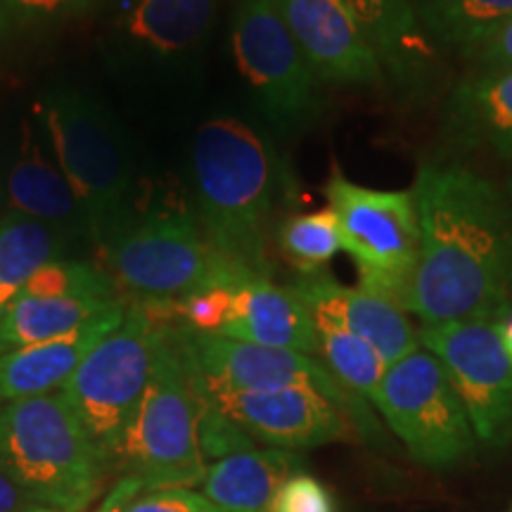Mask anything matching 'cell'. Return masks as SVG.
I'll return each mask as SVG.
<instances>
[{
  "label": "cell",
  "mask_w": 512,
  "mask_h": 512,
  "mask_svg": "<svg viewBox=\"0 0 512 512\" xmlns=\"http://www.w3.org/2000/svg\"><path fill=\"white\" fill-rule=\"evenodd\" d=\"M420 259L406 313L422 325L503 320L512 311V202L460 164H422L413 183Z\"/></svg>",
  "instance_id": "1"
},
{
  "label": "cell",
  "mask_w": 512,
  "mask_h": 512,
  "mask_svg": "<svg viewBox=\"0 0 512 512\" xmlns=\"http://www.w3.org/2000/svg\"><path fill=\"white\" fill-rule=\"evenodd\" d=\"M195 219L211 247L233 266L271 278V230L278 159L271 145L245 121H204L192 143Z\"/></svg>",
  "instance_id": "2"
},
{
  "label": "cell",
  "mask_w": 512,
  "mask_h": 512,
  "mask_svg": "<svg viewBox=\"0 0 512 512\" xmlns=\"http://www.w3.org/2000/svg\"><path fill=\"white\" fill-rule=\"evenodd\" d=\"M102 271L136 304H174L214 287H238L254 275L211 247L195 211L128 209L98 240Z\"/></svg>",
  "instance_id": "3"
},
{
  "label": "cell",
  "mask_w": 512,
  "mask_h": 512,
  "mask_svg": "<svg viewBox=\"0 0 512 512\" xmlns=\"http://www.w3.org/2000/svg\"><path fill=\"white\" fill-rule=\"evenodd\" d=\"M0 470L57 512H83L110 479L60 389L3 403Z\"/></svg>",
  "instance_id": "4"
},
{
  "label": "cell",
  "mask_w": 512,
  "mask_h": 512,
  "mask_svg": "<svg viewBox=\"0 0 512 512\" xmlns=\"http://www.w3.org/2000/svg\"><path fill=\"white\" fill-rule=\"evenodd\" d=\"M169 325L152 306L131 302L119 328L100 339L60 387L110 475L117 472L128 427L143 401Z\"/></svg>",
  "instance_id": "5"
},
{
  "label": "cell",
  "mask_w": 512,
  "mask_h": 512,
  "mask_svg": "<svg viewBox=\"0 0 512 512\" xmlns=\"http://www.w3.org/2000/svg\"><path fill=\"white\" fill-rule=\"evenodd\" d=\"M200 415L202 399L169 325L143 401L128 427L117 472L140 479L143 491L202 484L207 460L200 446Z\"/></svg>",
  "instance_id": "6"
},
{
  "label": "cell",
  "mask_w": 512,
  "mask_h": 512,
  "mask_svg": "<svg viewBox=\"0 0 512 512\" xmlns=\"http://www.w3.org/2000/svg\"><path fill=\"white\" fill-rule=\"evenodd\" d=\"M171 332L200 396L311 389L349 415L358 437L375 444L384 441V430L370 403L349 392L320 358L290 349L238 342L216 332H200L176 323H171Z\"/></svg>",
  "instance_id": "7"
},
{
  "label": "cell",
  "mask_w": 512,
  "mask_h": 512,
  "mask_svg": "<svg viewBox=\"0 0 512 512\" xmlns=\"http://www.w3.org/2000/svg\"><path fill=\"white\" fill-rule=\"evenodd\" d=\"M43 131L91 228V242L128 209L131 159L119 128L81 91H53L38 105Z\"/></svg>",
  "instance_id": "8"
},
{
  "label": "cell",
  "mask_w": 512,
  "mask_h": 512,
  "mask_svg": "<svg viewBox=\"0 0 512 512\" xmlns=\"http://www.w3.org/2000/svg\"><path fill=\"white\" fill-rule=\"evenodd\" d=\"M342 252L358 271V285L406 311L420 259V219L413 190H377L332 169L325 183Z\"/></svg>",
  "instance_id": "9"
},
{
  "label": "cell",
  "mask_w": 512,
  "mask_h": 512,
  "mask_svg": "<svg viewBox=\"0 0 512 512\" xmlns=\"http://www.w3.org/2000/svg\"><path fill=\"white\" fill-rule=\"evenodd\" d=\"M375 411L422 465L451 467L477 446L463 401L437 356L415 349L387 368Z\"/></svg>",
  "instance_id": "10"
},
{
  "label": "cell",
  "mask_w": 512,
  "mask_h": 512,
  "mask_svg": "<svg viewBox=\"0 0 512 512\" xmlns=\"http://www.w3.org/2000/svg\"><path fill=\"white\" fill-rule=\"evenodd\" d=\"M233 53L259 110L280 131L302 128L318 110L320 81L273 0H238Z\"/></svg>",
  "instance_id": "11"
},
{
  "label": "cell",
  "mask_w": 512,
  "mask_h": 512,
  "mask_svg": "<svg viewBox=\"0 0 512 512\" xmlns=\"http://www.w3.org/2000/svg\"><path fill=\"white\" fill-rule=\"evenodd\" d=\"M420 344L444 366L463 401L477 441L503 444L512 437V358L498 320L420 325Z\"/></svg>",
  "instance_id": "12"
},
{
  "label": "cell",
  "mask_w": 512,
  "mask_h": 512,
  "mask_svg": "<svg viewBox=\"0 0 512 512\" xmlns=\"http://www.w3.org/2000/svg\"><path fill=\"white\" fill-rule=\"evenodd\" d=\"M252 441L283 451H306L335 441H354L358 432L342 408L311 389L238 392L202 396Z\"/></svg>",
  "instance_id": "13"
},
{
  "label": "cell",
  "mask_w": 512,
  "mask_h": 512,
  "mask_svg": "<svg viewBox=\"0 0 512 512\" xmlns=\"http://www.w3.org/2000/svg\"><path fill=\"white\" fill-rule=\"evenodd\" d=\"M290 287L309 309L316 328L363 339L389 366L422 347L420 330L408 313L366 287H347L328 273L299 275Z\"/></svg>",
  "instance_id": "14"
},
{
  "label": "cell",
  "mask_w": 512,
  "mask_h": 512,
  "mask_svg": "<svg viewBox=\"0 0 512 512\" xmlns=\"http://www.w3.org/2000/svg\"><path fill=\"white\" fill-rule=\"evenodd\" d=\"M320 83L377 86L382 64L342 0H273Z\"/></svg>",
  "instance_id": "15"
},
{
  "label": "cell",
  "mask_w": 512,
  "mask_h": 512,
  "mask_svg": "<svg viewBox=\"0 0 512 512\" xmlns=\"http://www.w3.org/2000/svg\"><path fill=\"white\" fill-rule=\"evenodd\" d=\"M363 38L399 88H420L437 67V48L422 27L415 0H342Z\"/></svg>",
  "instance_id": "16"
},
{
  "label": "cell",
  "mask_w": 512,
  "mask_h": 512,
  "mask_svg": "<svg viewBox=\"0 0 512 512\" xmlns=\"http://www.w3.org/2000/svg\"><path fill=\"white\" fill-rule=\"evenodd\" d=\"M216 335L318 358V328L292 287L256 278L233 290V304Z\"/></svg>",
  "instance_id": "17"
},
{
  "label": "cell",
  "mask_w": 512,
  "mask_h": 512,
  "mask_svg": "<svg viewBox=\"0 0 512 512\" xmlns=\"http://www.w3.org/2000/svg\"><path fill=\"white\" fill-rule=\"evenodd\" d=\"M126 306H119L105 316H98L64 337L46 339L29 347L0 354V401L29 399L60 389L76 373L83 358L98 347L126 316Z\"/></svg>",
  "instance_id": "18"
},
{
  "label": "cell",
  "mask_w": 512,
  "mask_h": 512,
  "mask_svg": "<svg viewBox=\"0 0 512 512\" xmlns=\"http://www.w3.org/2000/svg\"><path fill=\"white\" fill-rule=\"evenodd\" d=\"M5 190H8V207L15 214L60 228L72 240H91V228L79 200L69 188L55 155H48L29 119L22 124L19 150L10 166Z\"/></svg>",
  "instance_id": "19"
},
{
  "label": "cell",
  "mask_w": 512,
  "mask_h": 512,
  "mask_svg": "<svg viewBox=\"0 0 512 512\" xmlns=\"http://www.w3.org/2000/svg\"><path fill=\"white\" fill-rule=\"evenodd\" d=\"M444 121L460 145L512 159V69L467 74L448 93Z\"/></svg>",
  "instance_id": "20"
},
{
  "label": "cell",
  "mask_w": 512,
  "mask_h": 512,
  "mask_svg": "<svg viewBox=\"0 0 512 512\" xmlns=\"http://www.w3.org/2000/svg\"><path fill=\"white\" fill-rule=\"evenodd\" d=\"M299 467L294 451L252 446L209 465L202 496L219 512H271L278 491Z\"/></svg>",
  "instance_id": "21"
},
{
  "label": "cell",
  "mask_w": 512,
  "mask_h": 512,
  "mask_svg": "<svg viewBox=\"0 0 512 512\" xmlns=\"http://www.w3.org/2000/svg\"><path fill=\"white\" fill-rule=\"evenodd\" d=\"M219 0H136L121 22L131 46L157 57L195 48L214 22Z\"/></svg>",
  "instance_id": "22"
},
{
  "label": "cell",
  "mask_w": 512,
  "mask_h": 512,
  "mask_svg": "<svg viewBox=\"0 0 512 512\" xmlns=\"http://www.w3.org/2000/svg\"><path fill=\"white\" fill-rule=\"evenodd\" d=\"M126 302L121 297H27L19 294L0 316V354L46 339L64 337L88 320Z\"/></svg>",
  "instance_id": "23"
},
{
  "label": "cell",
  "mask_w": 512,
  "mask_h": 512,
  "mask_svg": "<svg viewBox=\"0 0 512 512\" xmlns=\"http://www.w3.org/2000/svg\"><path fill=\"white\" fill-rule=\"evenodd\" d=\"M72 238L60 228L10 211L0 221V316L22 294L38 268L64 259Z\"/></svg>",
  "instance_id": "24"
},
{
  "label": "cell",
  "mask_w": 512,
  "mask_h": 512,
  "mask_svg": "<svg viewBox=\"0 0 512 512\" xmlns=\"http://www.w3.org/2000/svg\"><path fill=\"white\" fill-rule=\"evenodd\" d=\"M432 41L458 53L512 15V0H415Z\"/></svg>",
  "instance_id": "25"
},
{
  "label": "cell",
  "mask_w": 512,
  "mask_h": 512,
  "mask_svg": "<svg viewBox=\"0 0 512 512\" xmlns=\"http://www.w3.org/2000/svg\"><path fill=\"white\" fill-rule=\"evenodd\" d=\"M275 242L299 275L323 273V268L342 252V233L330 207L285 216L275 228Z\"/></svg>",
  "instance_id": "26"
},
{
  "label": "cell",
  "mask_w": 512,
  "mask_h": 512,
  "mask_svg": "<svg viewBox=\"0 0 512 512\" xmlns=\"http://www.w3.org/2000/svg\"><path fill=\"white\" fill-rule=\"evenodd\" d=\"M318 358L349 392L373 406L389 363L368 342L347 332L318 328Z\"/></svg>",
  "instance_id": "27"
},
{
  "label": "cell",
  "mask_w": 512,
  "mask_h": 512,
  "mask_svg": "<svg viewBox=\"0 0 512 512\" xmlns=\"http://www.w3.org/2000/svg\"><path fill=\"white\" fill-rule=\"evenodd\" d=\"M27 297H117L112 280L98 266L83 261H50L31 275Z\"/></svg>",
  "instance_id": "28"
},
{
  "label": "cell",
  "mask_w": 512,
  "mask_h": 512,
  "mask_svg": "<svg viewBox=\"0 0 512 512\" xmlns=\"http://www.w3.org/2000/svg\"><path fill=\"white\" fill-rule=\"evenodd\" d=\"M95 0H0V38L50 29L81 17Z\"/></svg>",
  "instance_id": "29"
},
{
  "label": "cell",
  "mask_w": 512,
  "mask_h": 512,
  "mask_svg": "<svg viewBox=\"0 0 512 512\" xmlns=\"http://www.w3.org/2000/svg\"><path fill=\"white\" fill-rule=\"evenodd\" d=\"M460 55H463L467 67H470V74L512 69V15L503 19L489 34L472 43V46L460 50Z\"/></svg>",
  "instance_id": "30"
},
{
  "label": "cell",
  "mask_w": 512,
  "mask_h": 512,
  "mask_svg": "<svg viewBox=\"0 0 512 512\" xmlns=\"http://www.w3.org/2000/svg\"><path fill=\"white\" fill-rule=\"evenodd\" d=\"M271 512H337V505L318 479L294 475L278 491Z\"/></svg>",
  "instance_id": "31"
},
{
  "label": "cell",
  "mask_w": 512,
  "mask_h": 512,
  "mask_svg": "<svg viewBox=\"0 0 512 512\" xmlns=\"http://www.w3.org/2000/svg\"><path fill=\"white\" fill-rule=\"evenodd\" d=\"M124 512H219V508L190 489H157L140 491Z\"/></svg>",
  "instance_id": "32"
},
{
  "label": "cell",
  "mask_w": 512,
  "mask_h": 512,
  "mask_svg": "<svg viewBox=\"0 0 512 512\" xmlns=\"http://www.w3.org/2000/svg\"><path fill=\"white\" fill-rule=\"evenodd\" d=\"M43 505H38L27 491L0 470V512H34Z\"/></svg>",
  "instance_id": "33"
},
{
  "label": "cell",
  "mask_w": 512,
  "mask_h": 512,
  "mask_svg": "<svg viewBox=\"0 0 512 512\" xmlns=\"http://www.w3.org/2000/svg\"><path fill=\"white\" fill-rule=\"evenodd\" d=\"M145 486L136 477H121L117 484L112 486L110 494L105 496V501L98 508V512H124L126 505L136 498Z\"/></svg>",
  "instance_id": "34"
},
{
  "label": "cell",
  "mask_w": 512,
  "mask_h": 512,
  "mask_svg": "<svg viewBox=\"0 0 512 512\" xmlns=\"http://www.w3.org/2000/svg\"><path fill=\"white\" fill-rule=\"evenodd\" d=\"M498 330H501L503 347H505V351H508L510 358H512V311L503 320H498Z\"/></svg>",
  "instance_id": "35"
},
{
  "label": "cell",
  "mask_w": 512,
  "mask_h": 512,
  "mask_svg": "<svg viewBox=\"0 0 512 512\" xmlns=\"http://www.w3.org/2000/svg\"><path fill=\"white\" fill-rule=\"evenodd\" d=\"M34 512H57V510H50V508H38V510H34Z\"/></svg>",
  "instance_id": "36"
},
{
  "label": "cell",
  "mask_w": 512,
  "mask_h": 512,
  "mask_svg": "<svg viewBox=\"0 0 512 512\" xmlns=\"http://www.w3.org/2000/svg\"><path fill=\"white\" fill-rule=\"evenodd\" d=\"M510 512H512V510H510Z\"/></svg>",
  "instance_id": "37"
}]
</instances>
